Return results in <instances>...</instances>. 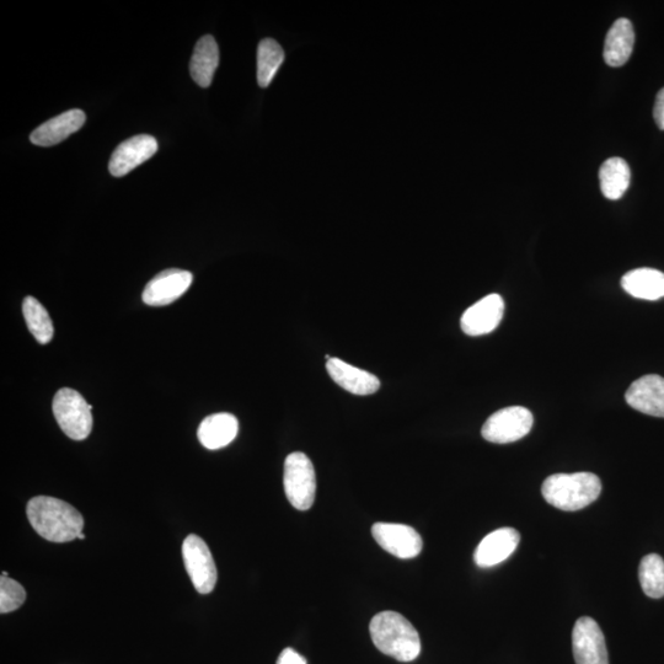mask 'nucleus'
<instances>
[{
	"label": "nucleus",
	"instance_id": "9d476101",
	"mask_svg": "<svg viewBox=\"0 0 664 664\" xmlns=\"http://www.w3.org/2000/svg\"><path fill=\"white\" fill-rule=\"evenodd\" d=\"M194 281L192 273L170 269L158 273L143 291V302L151 307H164L184 296Z\"/></svg>",
	"mask_w": 664,
	"mask_h": 664
},
{
	"label": "nucleus",
	"instance_id": "f8f14e48",
	"mask_svg": "<svg viewBox=\"0 0 664 664\" xmlns=\"http://www.w3.org/2000/svg\"><path fill=\"white\" fill-rule=\"evenodd\" d=\"M503 313H505V302L502 297L490 294L465 310L460 325L469 336L490 334L500 325Z\"/></svg>",
	"mask_w": 664,
	"mask_h": 664
},
{
	"label": "nucleus",
	"instance_id": "aec40b11",
	"mask_svg": "<svg viewBox=\"0 0 664 664\" xmlns=\"http://www.w3.org/2000/svg\"><path fill=\"white\" fill-rule=\"evenodd\" d=\"M219 64V48L211 35L203 36L198 40L190 63L192 79L202 88L212 84L214 73Z\"/></svg>",
	"mask_w": 664,
	"mask_h": 664
},
{
	"label": "nucleus",
	"instance_id": "9b49d317",
	"mask_svg": "<svg viewBox=\"0 0 664 664\" xmlns=\"http://www.w3.org/2000/svg\"><path fill=\"white\" fill-rule=\"evenodd\" d=\"M157 151L158 142L152 136L139 135L127 139L112 153L109 163L110 173L115 178H122L151 159Z\"/></svg>",
	"mask_w": 664,
	"mask_h": 664
},
{
	"label": "nucleus",
	"instance_id": "a878e982",
	"mask_svg": "<svg viewBox=\"0 0 664 664\" xmlns=\"http://www.w3.org/2000/svg\"><path fill=\"white\" fill-rule=\"evenodd\" d=\"M277 664H307V660L293 649L283 650L278 657Z\"/></svg>",
	"mask_w": 664,
	"mask_h": 664
},
{
	"label": "nucleus",
	"instance_id": "b1692460",
	"mask_svg": "<svg viewBox=\"0 0 664 664\" xmlns=\"http://www.w3.org/2000/svg\"><path fill=\"white\" fill-rule=\"evenodd\" d=\"M639 578L647 597H664V560L660 555L650 554L641 560Z\"/></svg>",
	"mask_w": 664,
	"mask_h": 664
},
{
	"label": "nucleus",
	"instance_id": "0eeeda50",
	"mask_svg": "<svg viewBox=\"0 0 664 664\" xmlns=\"http://www.w3.org/2000/svg\"><path fill=\"white\" fill-rule=\"evenodd\" d=\"M533 414L522 406H511L491 415L483 427L487 442L507 444L526 437L533 427Z\"/></svg>",
	"mask_w": 664,
	"mask_h": 664
},
{
	"label": "nucleus",
	"instance_id": "412c9836",
	"mask_svg": "<svg viewBox=\"0 0 664 664\" xmlns=\"http://www.w3.org/2000/svg\"><path fill=\"white\" fill-rule=\"evenodd\" d=\"M631 173L629 164L623 158L605 160L599 170V181L603 195L608 200L617 201L623 197L630 186Z\"/></svg>",
	"mask_w": 664,
	"mask_h": 664
},
{
	"label": "nucleus",
	"instance_id": "f257e3e1",
	"mask_svg": "<svg viewBox=\"0 0 664 664\" xmlns=\"http://www.w3.org/2000/svg\"><path fill=\"white\" fill-rule=\"evenodd\" d=\"M31 527L52 543H69L83 533L84 518L69 503L55 497L31 498L26 507Z\"/></svg>",
	"mask_w": 664,
	"mask_h": 664
},
{
	"label": "nucleus",
	"instance_id": "6e6552de",
	"mask_svg": "<svg viewBox=\"0 0 664 664\" xmlns=\"http://www.w3.org/2000/svg\"><path fill=\"white\" fill-rule=\"evenodd\" d=\"M572 649L576 664H609L603 631L592 618L583 617L576 621Z\"/></svg>",
	"mask_w": 664,
	"mask_h": 664
},
{
	"label": "nucleus",
	"instance_id": "6ab92c4d",
	"mask_svg": "<svg viewBox=\"0 0 664 664\" xmlns=\"http://www.w3.org/2000/svg\"><path fill=\"white\" fill-rule=\"evenodd\" d=\"M626 293L644 301H658L664 297V273L653 269H637L621 278Z\"/></svg>",
	"mask_w": 664,
	"mask_h": 664
},
{
	"label": "nucleus",
	"instance_id": "bb28decb",
	"mask_svg": "<svg viewBox=\"0 0 664 664\" xmlns=\"http://www.w3.org/2000/svg\"><path fill=\"white\" fill-rule=\"evenodd\" d=\"M653 117H655L657 127L664 131V88L656 96Z\"/></svg>",
	"mask_w": 664,
	"mask_h": 664
},
{
	"label": "nucleus",
	"instance_id": "f03ea898",
	"mask_svg": "<svg viewBox=\"0 0 664 664\" xmlns=\"http://www.w3.org/2000/svg\"><path fill=\"white\" fill-rule=\"evenodd\" d=\"M369 633L380 652L400 662L415 661L421 653L420 635L403 615L382 612L369 624Z\"/></svg>",
	"mask_w": 664,
	"mask_h": 664
},
{
	"label": "nucleus",
	"instance_id": "1a4fd4ad",
	"mask_svg": "<svg viewBox=\"0 0 664 664\" xmlns=\"http://www.w3.org/2000/svg\"><path fill=\"white\" fill-rule=\"evenodd\" d=\"M372 535L385 551L396 558L409 560L421 554V535L405 524L376 523L372 527Z\"/></svg>",
	"mask_w": 664,
	"mask_h": 664
},
{
	"label": "nucleus",
	"instance_id": "a211bd4d",
	"mask_svg": "<svg viewBox=\"0 0 664 664\" xmlns=\"http://www.w3.org/2000/svg\"><path fill=\"white\" fill-rule=\"evenodd\" d=\"M635 45L634 26L621 18L613 24L605 37L604 61L610 67H621L630 60Z\"/></svg>",
	"mask_w": 664,
	"mask_h": 664
},
{
	"label": "nucleus",
	"instance_id": "4468645a",
	"mask_svg": "<svg viewBox=\"0 0 664 664\" xmlns=\"http://www.w3.org/2000/svg\"><path fill=\"white\" fill-rule=\"evenodd\" d=\"M521 534L513 528H501L481 540L475 550V564L489 569L506 561L518 548Z\"/></svg>",
	"mask_w": 664,
	"mask_h": 664
},
{
	"label": "nucleus",
	"instance_id": "f3484780",
	"mask_svg": "<svg viewBox=\"0 0 664 664\" xmlns=\"http://www.w3.org/2000/svg\"><path fill=\"white\" fill-rule=\"evenodd\" d=\"M239 422L237 417L227 412L206 417L198 427L197 437L202 446L217 451L227 447L237 437Z\"/></svg>",
	"mask_w": 664,
	"mask_h": 664
},
{
	"label": "nucleus",
	"instance_id": "5701e85b",
	"mask_svg": "<svg viewBox=\"0 0 664 664\" xmlns=\"http://www.w3.org/2000/svg\"><path fill=\"white\" fill-rule=\"evenodd\" d=\"M23 313L26 325L41 345H46L52 340L55 329L52 320L44 305L34 297H26L23 303Z\"/></svg>",
	"mask_w": 664,
	"mask_h": 664
},
{
	"label": "nucleus",
	"instance_id": "20e7f679",
	"mask_svg": "<svg viewBox=\"0 0 664 664\" xmlns=\"http://www.w3.org/2000/svg\"><path fill=\"white\" fill-rule=\"evenodd\" d=\"M53 415L66 435L74 441H83L93 430L91 405L77 390L63 388L53 398Z\"/></svg>",
	"mask_w": 664,
	"mask_h": 664
},
{
	"label": "nucleus",
	"instance_id": "423d86ee",
	"mask_svg": "<svg viewBox=\"0 0 664 664\" xmlns=\"http://www.w3.org/2000/svg\"><path fill=\"white\" fill-rule=\"evenodd\" d=\"M182 558L196 591L211 593L216 587L218 572L205 540L195 534L189 535L182 544Z\"/></svg>",
	"mask_w": 664,
	"mask_h": 664
},
{
	"label": "nucleus",
	"instance_id": "39448f33",
	"mask_svg": "<svg viewBox=\"0 0 664 664\" xmlns=\"http://www.w3.org/2000/svg\"><path fill=\"white\" fill-rule=\"evenodd\" d=\"M283 485L289 503L298 511L312 508L317 494V475L314 465L302 452L289 454L285 462Z\"/></svg>",
	"mask_w": 664,
	"mask_h": 664
},
{
	"label": "nucleus",
	"instance_id": "7ed1b4c3",
	"mask_svg": "<svg viewBox=\"0 0 664 664\" xmlns=\"http://www.w3.org/2000/svg\"><path fill=\"white\" fill-rule=\"evenodd\" d=\"M601 492V479L592 473L551 475L542 487L545 501L566 512L583 510L596 501Z\"/></svg>",
	"mask_w": 664,
	"mask_h": 664
},
{
	"label": "nucleus",
	"instance_id": "ddd939ff",
	"mask_svg": "<svg viewBox=\"0 0 664 664\" xmlns=\"http://www.w3.org/2000/svg\"><path fill=\"white\" fill-rule=\"evenodd\" d=\"M625 400L642 414L664 419V378L650 374L635 380L626 392Z\"/></svg>",
	"mask_w": 664,
	"mask_h": 664
},
{
	"label": "nucleus",
	"instance_id": "4be33fe9",
	"mask_svg": "<svg viewBox=\"0 0 664 664\" xmlns=\"http://www.w3.org/2000/svg\"><path fill=\"white\" fill-rule=\"evenodd\" d=\"M283 61L285 52L277 41L265 39L260 42L257 48V82L261 88L269 87Z\"/></svg>",
	"mask_w": 664,
	"mask_h": 664
},
{
	"label": "nucleus",
	"instance_id": "393cba45",
	"mask_svg": "<svg viewBox=\"0 0 664 664\" xmlns=\"http://www.w3.org/2000/svg\"><path fill=\"white\" fill-rule=\"evenodd\" d=\"M25 601V588L13 578L8 577L7 572H3L2 578H0V613L15 612Z\"/></svg>",
	"mask_w": 664,
	"mask_h": 664
},
{
	"label": "nucleus",
	"instance_id": "cd10ccee",
	"mask_svg": "<svg viewBox=\"0 0 664 664\" xmlns=\"http://www.w3.org/2000/svg\"><path fill=\"white\" fill-rule=\"evenodd\" d=\"M78 539H82V540H84V539H85V535H84L83 533L80 534L79 537H78Z\"/></svg>",
	"mask_w": 664,
	"mask_h": 664
},
{
	"label": "nucleus",
	"instance_id": "2eb2a0df",
	"mask_svg": "<svg viewBox=\"0 0 664 664\" xmlns=\"http://www.w3.org/2000/svg\"><path fill=\"white\" fill-rule=\"evenodd\" d=\"M329 376L342 389L355 395H372L378 392L380 380L374 374L353 367L340 358H330L326 363Z\"/></svg>",
	"mask_w": 664,
	"mask_h": 664
},
{
	"label": "nucleus",
	"instance_id": "dca6fc26",
	"mask_svg": "<svg viewBox=\"0 0 664 664\" xmlns=\"http://www.w3.org/2000/svg\"><path fill=\"white\" fill-rule=\"evenodd\" d=\"M87 116L82 110H69L42 123L31 133V142L40 147H52L76 133L84 126Z\"/></svg>",
	"mask_w": 664,
	"mask_h": 664
}]
</instances>
